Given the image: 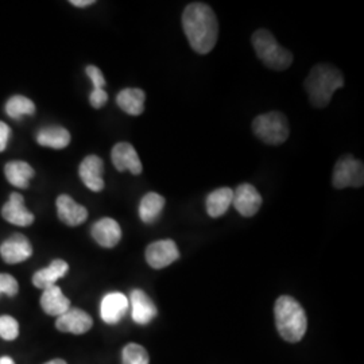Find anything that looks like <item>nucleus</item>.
Instances as JSON below:
<instances>
[{
  "label": "nucleus",
  "instance_id": "1",
  "mask_svg": "<svg viewBox=\"0 0 364 364\" xmlns=\"http://www.w3.org/2000/svg\"><path fill=\"white\" fill-rule=\"evenodd\" d=\"M182 28L192 49L198 54H208L219 37L218 18L205 3H191L182 13Z\"/></svg>",
  "mask_w": 364,
  "mask_h": 364
},
{
  "label": "nucleus",
  "instance_id": "2",
  "mask_svg": "<svg viewBox=\"0 0 364 364\" xmlns=\"http://www.w3.org/2000/svg\"><path fill=\"white\" fill-rule=\"evenodd\" d=\"M344 85V76L338 68L329 64L313 66L305 78L304 87L313 107L324 108L331 103L333 93Z\"/></svg>",
  "mask_w": 364,
  "mask_h": 364
},
{
  "label": "nucleus",
  "instance_id": "3",
  "mask_svg": "<svg viewBox=\"0 0 364 364\" xmlns=\"http://www.w3.org/2000/svg\"><path fill=\"white\" fill-rule=\"evenodd\" d=\"M274 314L278 333L284 340L289 343H299L305 336L308 320L297 299L290 296H281L275 302Z\"/></svg>",
  "mask_w": 364,
  "mask_h": 364
},
{
  "label": "nucleus",
  "instance_id": "4",
  "mask_svg": "<svg viewBox=\"0 0 364 364\" xmlns=\"http://www.w3.org/2000/svg\"><path fill=\"white\" fill-rule=\"evenodd\" d=\"M251 42L260 61L267 68L273 70H285L291 65L293 54L281 46L269 30H257L251 37Z\"/></svg>",
  "mask_w": 364,
  "mask_h": 364
},
{
  "label": "nucleus",
  "instance_id": "5",
  "mask_svg": "<svg viewBox=\"0 0 364 364\" xmlns=\"http://www.w3.org/2000/svg\"><path fill=\"white\" fill-rule=\"evenodd\" d=\"M252 130L263 144L270 146L287 142L290 134L287 117L281 112H267L255 117Z\"/></svg>",
  "mask_w": 364,
  "mask_h": 364
},
{
  "label": "nucleus",
  "instance_id": "6",
  "mask_svg": "<svg viewBox=\"0 0 364 364\" xmlns=\"http://www.w3.org/2000/svg\"><path fill=\"white\" fill-rule=\"evenodd\" d=\"M332 182L336 189L363 186V162L355 159L352 156H341L335 165Z\"/></svg>",
  "mask_w": 364,
  "mask_h": 364
},
{
  "label": "nucleus",
  "instance_id": "7",
  "mask_svg": "<svg viewBox=\"0 0 364 364\" xmlns=\"http://www.w3.org/2000/svg\"><path fill=\"white\" fill-rule=\"evenodd\" d=\"M178 258H180L178 247L170 239L158 240L146 248V260L156 270L168 267Z\"/></svg>",
  "mask_w": 364,
  "mask_h": 364
},
{
  "label": "nucleus",
  "instance_id": "8",
  "mask_svg": "<svg viewBox=\"0 0 364 364\" xmlns=\"http://www.w3.org/2000/svg\"><path fill=\"white\" fill-rule=\"evenodd\" d=\"M92 326L93 320L91 316L78 308H70L55 320V328L60 332L72 335H84L91 329Z\"/></svg>",
  "mask_w": 364,
  "mask_h": 364
},
{
  "label": "nucleus",
  "instance_id": "9",
  "mask_svg": "<svg viewBox=\"0 0 364 364\" xmlns=\"http://www.w3.org/2000/svg\"><path fill=\"white\" fill-rule=\"evenodd\" d=\"M105 164L97 156H88L82 159L78 168V174L84 185L92 192H102L105 189Z\"/></svg>",
  "mask_w": 364,
  "mask_h": 364
},
{
  "label": "nucleus",
  "instance_id": "10",
  "mask_svg": "<svg viewBox=\"0 0 364 364\" xmlns=\"http://www.w3.org/2000/svg\"><path fill=\"white\" fill-rule=\"evenodd\" d=\"M262 196L251 183H242L234 191L232 204L235 209L245 218L257 215L262 207Z\"/></svg>",
  "mask_w": 364,
  "mask_h": 364
},
{
  "label": "nucleus",
  "instance_id": "11",
  "mask_svg": "<svg viewBox=\"0 0 364 364\" xmlns=\"http://www.w3.org/2000/svg\"><path fill=\"white\" fill-rule=\"evenodd\" d=\"M130 302L129 299L119 291L105 294L100 304V316L105 324L115 326L129 311Z\"/></svg>",
  "mask_w": 364,
  "mask_h": 364
},
{
  "label": "nucleus",
  "instance_id": "12",
  "mask_svg": "<svg viewBox=\"0 0 364 364\" xmlns=\"http://www.w3.org/2000/svg\"><path fill=\"white\" fill-rule=\"evenodd\" d=\"M0 255L6 263L16 264L25 262L33 255V247L26 236L15 234L1 243Z\"/></svg>",
  "mask_w": 364,
  "mask_h": 364
},
{
  "label": "nucleus",
  "instance_id": "13",
  "mask_svg": "<svg viewBox=\"0 0 364 364\" xmlns=\"http://www.w3.org/2000/svg\"><path fill=\"white\" fill-rule=\"evenodd\" d=\"M131 317L139 326H147L156 316V306L141 289H134L130 296Z\"/></svg>",
  "mask_w": 364,
  "mask_h": 364
},
{
  "label": "nucleus",
  "instance_id": "14",
  "mask_svg": "<svg viewBox=\"0 0 364 364\" xmlns=\"http://www.w3.org/2000/svg\"><path fill=\"white\" fill-rule=\"evenodd\" d=\"M112 164L119 171L129 170L131 174L138 176L142 173V162L134 146L127 142H120L115 144L111 153Z\"/></svg>",
  "mask_w": 364,
  "mask_h": 364
},
{
  "label": "nucleus",
  "instance_id": "15",
  "mask_svg": "<svg viewBox=\"0 0 364 364\" xmlns=\"http://www.w3.org/2000/svg\"><path fill=\"white\" fill-rule=\"evenodd\" d=\"M1 215L14 225L28 227L34 223V215L25 207V198L19 193H13L3 207Z\"/></svg>",
  "mask_w": 364,
  "mask_h": 364
},
{
  "label": "nucleus",
  "instance_id": "16",
  "mask_svg": "<svg viewBox=\"0 0 364 364\" xmlns=\"http://www.w3.org/2000/svg\"><path fill=\"white\" fill-rule=\"evenodd\" d=\"M57 213L63 223L69 227H76L82 224L88 218V210L85 207L77 204L70 196L61 195L57 201Z\"/></svg>",
  "mask_w": 364,
  "mask_h": 364
},
{
  "label": "nucleus",
  "instance_id": "17",
  "mask_svg": "<svg viewBox=\"0 0 364 364\" xmlns=\"http://www.w3.org/2000/svg\"><path fill=\"white\" fill-rule=\"evenodd\" d=\"M92 236L96 240V243L102 247H115L122 239V228L117 224V221L105 218L93 224Z\"/></svg>",
  "mask_w": 364,
  "mask_h": 364
},
{
  "label": "nucleus",
  "instance_id": "18",
  "mask_svg": "<svg viewBox=\"0 0 364 364\" xmlns=\"http://www.w3.org/2000/svg\"><path fill=\"white\" fill-rule=\"evenodd\" d=\"M41 308L49 316L60 317L70 309V301L60 287L54 285L43 290L41 296Z\"/></svg>",
  "mask_w": 364,
  "mask_h": 364
},
{
  "label": "nucleus",
  "instance_id": "19",
  "mask_svg": "<svg viewBox=\"0 0 364 364\" xmlns=\"http://www.w3.org/2000/svg\"><path fill=\"white\" fill-rule=\"evenodd\" d=\"M69 272V264L65 260L55 259L46 267L38 270L37 273L33 275V285L38 289H48V287H54L55 282L61 278H64Z\"/></svg>",
  "mask_w": 364,
  "mask_h": 364
},
{
  "label": "nucleus",
  "instance_id": "20",
  "mask_svg": "<svg viewBox=\"0 0 364 364\" xmlns=\"http://www.w3.org/2000/svg\"><path fill=\"white\" fill-rule=\"evenodd\" d=\"M144 100L146 93L138 88H127L119 92L117 96V103L120 109H123L126 114L138 117L144 114Z\"/></svg>",
  "mask_w": 364,
  "mask_h": 364
},
{
  "label": "nucleus",
  "instance_id": "21",
  "mask_svg": "<svg viewBox=\"0 0 364 364\" xmlns=\"http://www.w3.org/2000/svg\"><path fill=\"white\" fill-rule=\"evenodd\" d=\"M232 198H234V191L231 188H219L210 192L205 201L209 216L210 218L223 216L232 204Z\"/></svg>",
  "mask_w": 364,
  "mask_h": 364
},
{
  "label": "nucleus",
  "instance_id": "22",
  "mask_svg": "<svg viewBox=\"0 0 364 364\" xmlns=\"http://www.w3.org/2000/svg\"><path fill=\"white\" fill-rule=\"evenodd\" d=\"M166 200L156 192L144 195L139 204V218L146 224H151L158 220L162 210L165 208Z\"/></svg>",
  "mask_w": 364,
  "mask_h": 364
},
{
  "label": "nucleus",
  "instance_id": "23",
  "mask_svg": "<svg viewBox=\"0 0 364 364\" xmlns=\"http://www.w3.org/2000/svg\"><path fill=\"white\" fill-rule=\"evenodd\" d=\"M4 173H6V177H7V181L10 182L14 186L22 188V189L28 186V181L34 176L33 168L23 161L9 162L4 168Z\"/></svg>",
  "mask_w": 364,
  "mask_h": 364
},
{
  "label": "nucleus",
  "instance_id": "24",
  "mask_svg": "<svg viewBox=\"0 0 364 364\" xmlns=\"http://www.w3.org/2000/svg\"><path fill=\"white\" fill-rule=\"evenodd\" d=\"M37 142L45 147L52 149H65L70 144V134L64 127H48L38 132Z\"/></svg>",
  "mask_w": 364,
  "mask_h": 364
},
{
  "label": "nucleus",
  "instance_id": "25",
  "mask_svg": "<svg viewBox=\"0 0 364 364\" xmlns=\"http://www.w3.org/2000/svg\"><path fill=\"white\" fill-rule=\"evenodd\" d=\"M6 111H7L9 117H13V119H21L25 115H33L36 112V105L25 96L16 95L7 102Z\"/></svg>",
  "mask_w": 364,
  "mask_h": 364
},
{
  "label": "nucleus",
  "instance_id": "26",
  "mask_svg": "<svg viewBox=\"0 0 364 364\" xmlns=\"http://www.w3.org/2000/svg\"><path fill=\"white\" fill-rule=\"evenodd\" d=\"M149 353L142 346L136 343L127 344L122 351V364H149Z\"/></svg>",
  "mask_w": 364,
  "mask_h": 364
},
{
  "label": "nucleus",
  "instance_id": "27",
  "mask_svg": "<svg viewBox=\"0 0 364 364\" xmlns=\"http://www.w3.org/2000/svg\"><path fill=\"white\" fill-rule=\"evenodd\" d=\"M19 336V323L13 316H0V338L14 341Z\"/></svg>",
  "mask_w": 364,
  "mask_h": 364
},
{
  "label": "nucleus",
  "instance_id": "28",
  "mask_svg": "<svg viewBox=\"0 0 364 364\" xmlns=\"http://www.w3.org/2000/svg\"><path fill=\"white\" fill-rule=\"evenodd\" d=\"M19 291L18 281L10 274H0V296L6 294L9 297L16 296Z\"/></svg>",
  "mask_w": 364,
  "mask_h": 364
},
{
  "label": "nucleus",
  "instance_id": "29",
  "mask_svg": "<svg viewBox=\"0 0 364 364\" xmlns=\"http://www.w3.org/2000/svg\"><path fill=\"white\" fill-rule=\"evenodd\" d=\"M85 72H87V76L90 77L92 84H93V90H105V78L103 73H102V70L97 66H87Z\"/></svg>",
  "mask_w": 364,
  "mask_h": 364
},
{
  "label": "nucleus",
  "instance_id": "30",
  "mask_svg": "<svg viewBox=\"0 0 364 364\" xmlns=\"http://www.w3.org/2000/svg\"><path fill=\"white\" fill-rule=\"evenodd\" d=\"M107 100H108V95H107V92L105 90H93L91 92L90 103H91L93 108L99 109V108L105 107Z\"/></svg>",
  "mask_w": 364,
  "mask_h": 364
},
{
  "label": "nucleus",
  "instance_id": "31",
  "mask_svg": "<svg viewBox=\"0 0 364 364\" xmlns=\"http://www.w3.org/2000/svg\"><path fill=\"white\" fill-rule=\"evenodd\" d=\"M10 135H11L10 127L6 123L0 122V151L6 150L9 139H10Z\"/></svg>",
  "mask_w": 364,
  "mask_h": 364
},
{
  "label": "nucleus",
  "instance_id": "32",
  "mask_svg": "<svg viewBox=\"0 0 364 364\" xmlns=\"http://www.w3.org/2000/svg\"><path fill=\"white\" fill-rule=\"evenodd\" d=\"M70 4L75 7H88L95 4V0H70Z\"/></svg>",
  "mask_w": 364,
  "mask_h": 364
},
{
  "label": "nucleus",
  "instance_id": "33",
  "mask_svg": "<svg viewBox=\"0 0 364 364\" xmlns=\"http://www.w3.org/2000/svg\"><path fill=\"white\" fill-rule=\"evenodd\" d=\"M0 364H15L11 356H0Z\"/></svg>",
  "mask_w": 364,
  "mask_h": 364
},
{
  "label": "nucleus",
  "instance_id": "34",
  "mask_svg": "<svg viewBox=\"0 0 364 364\" xmlns=\"http://www.w3.org/2000/svg\"><path fill=\"white\" fill-rule=\"evenodd\" d=\"M43 364H68L65 360H63V359H53V360H49V362H46V363Z\"/></svg>",
  "mask_w": 364,
  "mask_h": 364
}]
</instances>
